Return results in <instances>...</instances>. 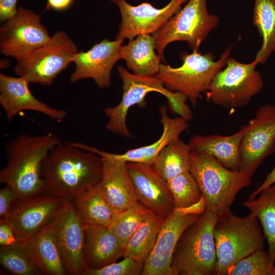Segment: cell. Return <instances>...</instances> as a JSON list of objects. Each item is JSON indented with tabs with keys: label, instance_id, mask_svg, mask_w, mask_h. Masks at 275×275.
<instances>
[{
	"label": "cell",
	"instance_id": "cell-39",
	"mask_svg": "<svg viewBox=\"0 0 275 275\" xmlns=\"http://www.w3.org/2000/svg\"><path fill=\"white\" fill-rule=\"evenodd\" d=\"M275 183V166L268 174L263 182L250 195L249 199H253L257 197L258 194L264 189Z\"/></svg>",
	"mask_w": 275,
	"mask_h": 275
},
{
	"label": "cell",
	"instance_id": "cell-22",
	"mask_svg": "<svg viewBox=\"0 0 275 275\" xmlns=\"http://www.w3.org/2000/svg\"><path fill=\"white\" fill-rule=\"evenodd\" d=\"M160 122L162 132L159 138L154 143L135 149H130L123 153L107 152L111 157L126 162H135L153 165L162 150L171 142L179 139L181 133L189 127L188 121L178 116L171 118L169 117L165 105L159 108Z\"/></svg>",
	"mask_w": 275,
	"mask_h": 275
},
{
	"label": "cell",
	"instance_id": "cell-21",
	"mask_svg": "<svg viewBox=\"0 0 275 275\" xmlns=\"http://www.w3.org/2000/svg\"><path fill=\"white\" fill-rule=\"evenodd\" d=\"M84 253L87 269H96L124 257L125 249L109 226L85 225Z\"/></svg>",
	"mask_w": 275,
	"mask_h": 275
},
{
	"label": "cell",
	"instance_id": "cell-5",
	"mask_svg": "<svg viewBox=\"0 0 275 275\" xmlns=\"http://www.w3.org/2000/svg\"><path fill=\"white\" fill-rule=\"evenodd\" d=\"M123 81V94L119 103L114 107L104 109L108 118L106 125L107 130L126 138H132L126 124V118L129 108L135 105L144 107L146 106V97L151 92H157L167 99L169 108L173 114L182 116L188 108V101L185 95L180 92H174L167 89L163 82L155 76L135 75L129 72L123 66L117 68Z\"/></svg>",
	"mask_w": 275,
	"mask_h": 275
},
{
	"label": "cell",
	"instance_id": "cell-34",
	"mask_svg": "<svg viewBox=\"0 0 275 275\" xmlns=\"http://www.w3.org/2000/svg\"><path fill=\"white\" fill-rule=\"evenodd\" d=\"M273 266L268 251L262 249L238 261L227 275H271Z\"/></svg>",
	"mask_w": 275,
	"mask_h": 275
},
{
	"label": "cell",
	"instance_id": "cell-36",
	"mask_svg": "<svg viewBox=\"0 0 275 275\" xmlns=\"http://www.w3.org/2000/svg\"><path fill=\"white\" fill-rule=\"evenodd\" d=\"M17 198L12 188L8 185L0 190V222L7 221L11 206Z\"/></svg>",
	"mask_w": 275,
	"mask_h": 275
},
{
	"label": "cell",
	"instance_id": "cell-31",
	"mask_svg": "<svg viewBox=\"0 0 275 275\" xmlns=\"http://www.w3.org/2000/svg\"><path fill=\"white\" fill-rule=\"evenodd\" d=\"M152 213L137 201L124 210L117 213L109 227L125 249L130 237Z\"/></svg>",
	"mask_w": 275,
	"mask_h": 275
},
{
	"label": "cell",
	"instance_id": "cell-26",
	"mask_svg": "<svg viewBox=\"0 0 275 275\" xmlns=\"http://www.w3.org/2000/svg\"><path fill=\"white\" fill-rule=\"evenodd\" d=\"M71 201L85 225L109 226L117 213L105 198L100 182Z\"/></svg>",
	"mask_w": 275,
	"mask_h": 275
},
{
	"label": "cell",
	"instance_id": "cell-28",
	"mask_svg": "<svg viewBox=\"0 0 275 275\" xmlns=\"http://www.w3.org/2000/svg\"><path fill=\"white\" fill-rule=\"evenodd\" d=\"M257 197L243 202L246 207L259 219L268 244L271 261L275 260V183L262 190Z\"/></svg>",
	"mask_w": 275,
	"mask_h": 275
},
{
	"label": "cell",
	"instance_id": "cell-32",
	"mask_svg": "<svg viewBox=\"0 0 275 275\" xmlns=\"http://www.w3.org/2000/svg\"><path fill=\"white\" fill-rule=\"evenodd\" d=\"M174 201V208H184L199 202L202 194L190 171L176 176L167 181Z\"/></svg>",
	"mask_w": 275,
	"mask_h": 275
},
{
	"label": "cell",
	"instance_id": "cell-9",
	"mask_svg": "<svg viewBox=\"0 0 275 275\" xmlns=\"http://www.w3.org/2000/svg\"><path fill=\"white\" fill-rule=\"evenodd\" d=\"M253 61L245 64L233 58L219 71L205 94L208 101L232 111L246 106L262 90L264 82Z\"/></svg>",
	"mask_w": 275,
	"mask_h": 275
},
{
	"label": "cell",
	"instance_id": "cell-14",
	"mask_svg": "<svg viewBox=\"0 0 275 275\" xmlns=\"http://www.w3.org/2000/svg\"><path fill=\"white\" fill-rule=\"evenodd\" d=\"M66 200L44 193L16 198L6 222L12 227L17 242L28 240L50 222Z\"/></svg>",
	"mask_w": 275,
	"mask_h": 275
},
{
	"label": "cell",
	"instance_id": "cell-4",
	"mask_svg": "<svg viewBox=\"0 0 275 275\" xmlns=\"http://www.w3.org/2000/svg\"><path fill=\"white\" fill-rule=\"evenodd\" d=\"M233 45L227 48L220 58L215 60L212 52L202 54L199 50L191 53L183 52L180 54L182 65L178 67L161 63L155 77L159 79L164 87L174 92L184 95L195 107L202 99L216 73L224 68L232 51Z\"/></svg>",
	"mask_w": 275,
	"mask_h": 275
},
{
	"label": "cell",
	"instance_id": "cell-41",
	"mask_svg": "<svg viewBox=\"0 0 275 275\" xmlns=\"http://www.w3.org/2000/svg\"><path fill=\"white\" fill-rule=\"evenodd\" d=\"M271 275H275V260L273 263V268L271 272Z\"/></svg>",
	"mask_w": 275,
	"mask_h": 275
},
{
	"label": "cell",
	"instance_id": "cell-10",
	"mask_svg": "<svg viewBox=\"0 0 275 275\" xmlns=\"http://www.w3.org/2000/svg\"><path fill=\"white\" fill-rule=\"evenodd\" d=\"M78 51L76 44L64 31H57L45 44L17 61L14 71L29 83L50 85L57 75L73 63Z\"/></svg>",
	"mask_w": 275,
	"mask_h": 275
},
{
	"label": "cell",
	"instance_id": "cell-11",
	"mask_svg": "<svg viewBox=\"0 0 275 275\" xmlns=\"http://www.w3.org/2000/svg\"><path fill=\"white\" fill-rule=\"evenodd\" d=\"M240 130L239 171L251 177L264 160L275 152V105L260 106Z\"/></svg>",
	"mask_w": 275,
	"mask_h": 275
},
{
	"label": "cell",
	"instance_id": "cell-6",
	"mask_svg": "<svg viewBox=\"0 0 275 275\" xmlns=\"http://www.w3.org/2000/svg\"><path fill=\"white\" fill-rule=\"evenodd\" d=\"M259 219L250 213L244 217L229 211L218 216L213 230L216 248V275H227L238 261L264 248V235Z\"/></svg>",
	"mask_w": 275,
	"mask_h": 275
},
{
	"label": "cell",
	"instance_id": "cell-33",
	"mask_svg": "<svg viewBox=\"0 0 275 275\" xmlns=\"http://www.w3.org/2000/svg\"><path fill=\"white\" fill-rule=\"evenodd\" d=\"M1 266L15 275H36L23 242L1 246Z\"/></svg>",
	"mask_w": 275,
	"mask_h": 275
},
{
	"label": "cell",
	"instance_id": "cell-20",
	"mask_svg": "<svg viewBox=\"0 0 275 275\" xmlns=\"http://www.w3.org/2000/svg\"><path fill=\"white\" fill-rule=\"evenodd\" d=\"M29 84L23 77L0 74V104L8 121L23 111L38 112L57 121L66 117L65 110L53 108L37 99L30 91Z\"/></svg>",
	"mask_w": 275,
	"mask_h": 275
},
{
	"label": "cell",
	"instance_id": "cell-13",
	"mask_svg": "<svg viewBox=\"0 0 275 275\" xmlns=\"http://www.w3.org/2000/svg\"><path fill=\"white\" fill-rule=\"evenodd\" d=\"M48 226L57 241L67 274L84 275L87 269L84 253L85 225L70 200H66Z\"/></svg>",
	"mask_w": 275,
	"mask_h": 275
},
{
	"label": "cell",
	"instance_id": "cell-38",
	"mask_svg": "<svg viewBox=\"0 0 275 275\" xmlns=\"http://www.w3.org/2000/svg\"><path fill=\"white\" fill-rule=\"evenodd\" d=\"M13 230L7 222H0V245H8L17 242Z\"/></svg>",
	"mask_w": 275,
	"mask_h": 275
},
{
	"label": "cell",
	"instance_id": "cell-3",
	"mask_svg": "<svg viewBox=\"0 0 275 275\" xmlns=\"http://www.w3.org/2000/svg\"><path fill=\"white\" fill-rule=\"evenodd\" d=\"M190 172L205 201L206 210L218 217L231 210L237 194L252 179L224 167L211 155L191 151Z\"/></svg>",
	"mask_w": 275,
	"mask_h": 275
},
{
	"label": "cell",
	"instance_id": "cell-23",
	"mask_svg": "<svg viewBox=\"0 0 275 275\" xmlns=\"http://www.w3.org/2000/svg\"><path fill=\"white\" fill-rule=\"evenodd\" d=\"M37 275L67 274L57 241L48 224L22 242Z\"/></svg>",
	"mask_w": 275,
	"mask_h": 275
},
{
	"label": "cell",
	"instance_id": "cell-30",
	"mask_svg": "<svg viewBox=\"0 0 275 275\" xmlns=\"http://www.w3.org/2000/svg\"><path fill=\"white\" fill-rule=\"evenodd\" d=\"M164 218L154 213L147 217L128 239L124 257L145 264L155 245Z\"/></svg>",
	"mask_w": 275,
	"mask_h": 275
},
{
	"label": "cell",
	"instance_id": "cell-8",
	"mask_svg": "<svg viewBox=\"0 0 275 275\" xmlns=\"http://www.w3.org/2000/svg\"><path fill=\"white\" fill-rule=\"evenodd\" d=\"M219 23V18L209 12L207 0H188L182 8L152 34L157 54L163 59L166 47L176 41L186 42L192 50H199L201 43Z\"/></svg>",
	"mask_w": 275,
	"mask_h": 275
},
{
	"label": "cell",
	"instance_id": "cell-19",
	"mask_svg": "<svg viewBox=\"0 0 275 275\" xmlns=\"http://www.w3.org/2000/svg\"><path fill=\"white\" fill-rule=\"evenodd\" d=\"M137 201L153 213L167 216L175 208L167 181L152 165L127 162Z\"/></svg>",
	"mask_w": 275,
	"mask_h": 275
},
{
	"label": "cell",
	"instance_id": "cell-2",
	"mask_svg": "<svg viewBox=\"0 0 275 275\" xmlns=\"http://www.w3.org/2000/svg\"><path fill=\"white\" fill-rule=\"evenodd\" d=\"M50 133L21 134L6 145V166L0 171V182L10 186L18 198L43 193V162L50 150L61 143Z\"/></svg>",
	"mask_w": 275,
	"mask_h": 275
},
{
	"label": "cell",
	"instance_id": "cell-37",
	"mask_svg": "<svg viewBox=\"0 0 275 275\" xmlns=\"http://www.w3.org/2000/svg\"><path fill=\"white\" fill-rule=\"evenodd\" d=\"M18 0H0V21L4 22L13 17L17 12Z\"/></svg>",
	"mask_w": 275,
	"mask_h": 275
},
{
	"label": "cell",
	"instance_id": "cell-29",
	"mask_svg": "<svg viewBox=\"0 0 275 275\" xmlns=\"http://www.w3.org/2000/svg\"><path fill=\"white\" fill-rule=\"evenodd\" d=\"M191 150L188 144L180 139L165 147L156 157L153 167L166 181L190 171Z\"/></svg>",
	"mask_w": 275,
	"mask_h": 275
},
{
	"label": "cell",
	"instance_id": "cell-12",
	"mask_svg": "<svg viewBox=\"0 0 275 275\" xmlns=\"http://www.w3.org/2000/svg\"><path fill=\"white\" fill-rule=\"evenodd\" d=\"M51 38L40 15L19 7L15 15L1 26L0 50L17 61L29 56Z\"/></svg>",
	"mask_w": 275,
	"mask_h": 275
},
{
	"label": "cell",
	"instance_id": "cell-24",
	"mask_svg": "<svg viewBox=\"0 0 275 275\" xmlns=\"http://www.w3.org/2000/svg\"><path fill=\"white\" fill-rule=\"evenodd\" d=\"M241 138L242 132L239 129L228 136L196 134L188 144L191 151L211 155L227 168L239 171Z\"/></svg>",
	"mask_w": 275,
	"mask_h": 275
},
{
	"label": "cell",
	"instance_id": "cell-16",
	"mask_svg": "<svg viewBox=\"0 0 275 275\" xmlns=\"http://www.w3.org/2000/svg\"><path fill=\"white\" fill-rule=\"evenodd\" d=\"M200 215L185 213L174 208L165 217L155 245L146 260L143 275H173L172 262L175 249L185 230Z\"/></svg>",
	"mask_w": 275,
	"mask_h": 275
},
{
	"label": "cell",
	"instance_id": "cell-15",
	"mask_svg": "<svg viewBox=\"0 0 275 275\" xmlns=\"http://www.w3.org/2000/svg\"><path fill=\"white\" fill-rule=\"evenodd\" d=\"M188 0H170L161 8L143 2L134 6L126 0H111L117 6L121 21L115 39H134L139 35L158 31Z\"/></svg>",
	"mask_w": 275,
	"mask_h": 275
},
{
	"label": "cell",
	"instance_id": "cell-17",
	"mask_svg": "<svg viewBox=\"0 0 275 275\" xmlns=\"http://www.w3.org/2000/svg\"><path fill=\"white\" fill-rule=\"evenodd\" d=\"M123 41L105 39L87 51H78L73 58L75 69L70 76V81L91 78L99 87H108L112 70L120 60V49Z\"/></svg>",
	"mask_w": 275,
	"mask_h": 275
},
{
	"label": "cell",
	"instance_id": "cell-27",
	"mask_svg": "<svg viewBox=\"0 0 275 275\" xmlns=\"http://www.w3.org/2000/svg\"><path fill=\"white\" fill-rule=\"evenodd\" d=\"M253 24L262 40L253 62L264 64L275 51V0H254Z\"/></svg>",
	"mask_w": 275,
	"mask_h": 275
},
{
	"label": "cell",
	"instance_id": "cell-25",
	"mask_svg": "<svg viewBox=\"0 0 275 275\" xmlns=\"http://www.w3.org/2000/svg\"><path fill=\"white\" fill-rule=\"evenodd\" d=\"M155 41L150 34L139 35L120 49V60H124L132 73L154 76L158 72L161 58L156 53Z\"/></svg>",
	"mask_w": 275,
	"mask_h": 275
},
{
	"label": "cell",
	"instance_id": "cell-1",
	"mask_svg": "<svg viewBox=\"0 0 275 275\" xmlns=\"http://www.w3.org/2000/svg\"><path fill=\"white\" fill-rule=\"evenodd\" d=\"M102 170L100 156L73 142H61L43 162V193L72 201L100 182Z\"/></svg>",
	"mask_w": 275,
	"mask_h": 275
},
{
	"label": "cell",
	"instance_id": "cell-40",
	"mask_svg": "<svg viewBox=\"0 0 275 275\" xmlns=\"http://www.w3.org/2000/svg\"><path fill=\"white\" fill-rule=\"evenodd\" d=\"M47 8L56 11H64L69 8L73 0H47Z\"/></svg>",
	"mask_w": 275,
	"mask_h": 275
},
{
	"label": "cell",
	"instance_id": "cell-35",
	"mask_svg": "<svg viewBox=\"0 0 275 275\" xmlns=\"http://www.w3.org/2000/svg\"><path fill=\"white\" fill-rule=\"evenodd\" d=\"M144 263L129 257L118 262H114L101 268L88 269L84 275H139L142 274Z\"/></svg>",
	"mask_w": 275,
	"mask_h": 275
},
{
	"label": "cell",
	"instance_id": "cell-18",
	"mask_svg": "<svg viewBox=\"0 0 275 275\" xmlns=\"http://www.w3.org/2000/svg\"><path fill=\"white\" fill-rule=\"evenodd\" d=\"M74 144L101 157L100 185L105 198L116 213L124 210L138 201L126 162L115 159L109 156L107 152L95 147L80 143Z\"/></svg>",
	"mask_w": 275,
	"mask_h": 275
},
{
	"label": "cell",
	"instance_id": "cell-7",
	"mask_svg": "<svg viewBox=\"0 0 275 275\" xmlns=\"http://www.w3.org/2000/svg\"><path fill=\"white\" fill-rule=\"evenodd\" d=\"M217 217L206 210L183 232L174 252L173 275H216L213 230Z\"/></svg>",
	"mask_w": 275,
	"mask_h": 275
}]
</instances>
